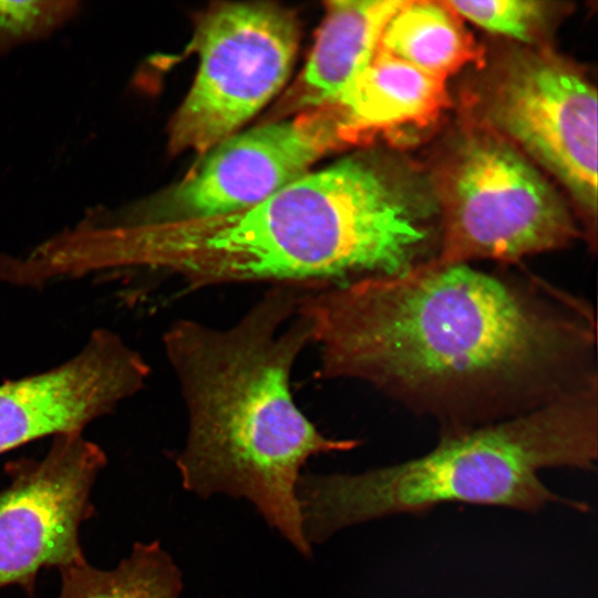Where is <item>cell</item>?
<instances>
[{
	"instance_id": "obj_6",
	"label": "cell",
	"mask_w": 598,
	"mask_h": 598,
	"mask_svg": "<svg viewBox=\"0 0 598 598\" xmlns=\"http://www.w3.org/2000/svg\"><path fill=\"white\" fill-rule=\"evenodd\" d=\"M466 122L498 134L569 193L595 248L597 92L550 48L503 53L466 92Z\"/></svg>"
},
{
	"instance_id": "obj_10",
	"label": "cell",
	"mask_w": 598,
	"mask_h": 598,
	"mask_svg": "<svg viewBox=\"0 0 598 598\" xmlns=\"http://www.w3.org/2000/svg\"><path fill=\"white\" fill-rule=\"evenodd\" d=\"M150 372L118 333L93 330L66 361L0 384V454L45 436L83 433L141 391Z\"/></svg>"
},
{
	"instance_id": "obj_7",
	"label": "cell",
	"mask_w": 598,
	"mask_h": 598,
	"mask_svg": "<svg viewBox=\"0 0 598 598\" xmlns=\"http://www.w3.org/2000/svg\"><path fill=\"white\" fill-rule=\"evenodd\" d=\"M298 43L296 14L275 3L223 2L203 13L199 68L169 122V152L203 155L235 134L285 84Z\"/></svg>"
},
{
	"instance_id": "obj_15",
	"label": "cell",
	"mask_w": 598,
	"mask_h": 598,
	"mask_svg": "<svg viewBox=\"0 0 598 598\" xmlns=\"http://www.w3.org/2000/svg\"><path fill=\"white\" fill-rule=\"evenodd\" d=\"M461 18L530 48H545L571 4L535 0L445 1Z\"/></svg>"
},
{
	"instance_id": "obj_12",
	"label": "cell",
	"mask_w": 598,
	"mask_h": 598,
	"mask_svg": "<svg viewBox=\"0 0 598 598\" xmlns=\"http://www.w3.org/2000/svg\"><path fill=\"white\" fill-rule=\"evenodd\" d=\"M405 0H334L306 68L281 104L307 112L337 102L373 59L383 28Z\"/></svg>"
},
{
	"instance_id": "obj_3",
	"label": "cell",
	"mask_w": 598,
	"mask_h": 598,
	"mask_svg": "<svg viewBox=\"0 0 598 598\" xmlns=\"http://www.w3.org/2000/svg\"><path fill=\"white\" fill-rule=\"evenodd\" d=\"M310 287L274 285L227 328L181 319L163 337L187 416L176 457L184 488L249 499L305 556L311 547L297 497L300 471L315 455L359 445L322 434L291 393L293 365L312 344L300 310Z\"/></svg>"
},
{
	"instance_id": "obj_5",
	"label": "cell",
	"mask_w": 598,
	"mask_h": 598,
	"mask_svg": "<svg viewBox=\"0 0 598 598\" xmlns=\"http://www.w3.org/2000/svg\"><path fill=\"white\" fill-rule=\"evenodd\" d=\"M439 209L436 264L517 262L560 249L582 230L542 171L508 141L466 122L432 183Z\"/></svg>"
},
{
	"instance_id": "obj_11",
	"label": "cell",
	"mask_w": 598,
	"mask_h": 598,
	"mask_svg": "<svg viewBox=\"0 0 598 598\" xmlns=\"http://www.w3.org/2000/svg\"><path fill=\"white\" fill-rule=\"evenodd\" d=\"M446 79L377 50L333 105L352 143L424 131L450 106Z\"/></svg>"
},
{
	"instance_id": "obj_1",
	"label": "cell",
	"mask_w": 598,
	"mask_h": 598,
	"mask_svg": "<svg viewBox=\"0 0 598 598\" xmlns=\"http://www.w3.org/2000/svg\"><path fill=\"white\" fill-rule=\"evenodd\" d=\"M324 379L364 382L442 434L598 384L589 307L537 278L433 260L309 288L300 302Z\"/></svg>"
},
{
	"instance_id": "obj_4",
	"label": "cell",
	"mask_w": 598,
	"mask_h": 598,
	"mask_svg": "<svg viewBox=\"0 0 598 598\" xmlns=\"http://www.w3.org/2000/svg\"><path fill=\"white\" fill-rule=\"evenodd\" d=\"M598 457V384L526 413L442 434L427 453L359 474H301L297 483L307 542L348 526L448 503L536 513L560 497L539 478L551 467L592 471Z\"/></svg>"
},
{
	"instance_id": "obj_9",
	"label": "cell",
	"mask_w": 598,
	"mask_h": 598,
	"mask_svg": "<svg viewBox=\"0 0 598 598\" xmlns=\"http://www.w3.org/2000/svg\"><path fill=\"white\" fill-rule=\"evenodd\" d=\"M105 464L103 450L81 432L54 436L40 460L10 464L0 491V588L32 594L42 568L85 560L79 530L93 515L90 493Z\"/></svg>"
},
{
	"instance_id": "obj_13",
	"label": "cell",
	"mask_w": 598,
	"mask_h": 598,
	"mask_svg": "<svg viewBox=\"0 0 598 598\" xmlns=\"http://www.w3.org/2000/svg\"><path fill=\"white\" fill-rule=\"evenodd\" d=\"M378 50L447 78L468 63L485 66L484 49L445 1H404L381 33Z\"/></svg>"
},
{
	"instance_id": "obj_16",
	"label": "cell",
	"mask_w": 598,
	"mask_h": 598,
	"mask_svg": "<svg viewBox=\"0 0 598 598\" xmlns=\"http://www.w3.org/2000/svg\"><path fill=\"white\" fill-rule=\"evenodd\" d=\"M82 7L79 0H1L0 59L51 38L78 18Z\"/></svg>"
},
{
	"instance_id": "obj_8",
	"label": "cell",
	"mask_w": 598,
	"mask_h": 598,
	"mask_svg": "<svg viewBox=\"0 0 598 598\" xmlns=\"http://www.w3.org/2000/svg\"><path fill=\"white\" fill-rule=\"evenodd\" d=\"M351 140L333 104L235 133L203 154L175 186L136 204L94 207L99 225L205 218L255 206L309 173Z\"/></svg>"
},
{
	"instance_id": "obj_14",
	"label": "cell",
	"mask_w": 598,
	"mask_h": 598,
	"mask_svg": "<svg viewBox=\"0 0 598 598\" xmlns=\"http://www.w3.org/2000/svg\"><path fill=\"white\" fill-rule=\"evenodd\" d=\"M59 598H181L182 574L158 542L136 543L115 568L86 560L59 569Z\"/></svg>"
},
{
	"instance_id": "obj_2",
	"label": "cell",
	"mask_w": 598,
	"mask_h": 598,
	"mask_svg": "<svg viewBox=\"0 0 598 598\" xmlns=\"http://www.w3.org/2000/svg\"><path fill=\"white\" fill-rule=\"evenodd\" d=\"M435 214L436 203L405 176L348 157L236 213L103 227L94 256L106 272L161 271L196 289L334 285L405 274L433 259Z\"/></svg>"
}]
</instances>
